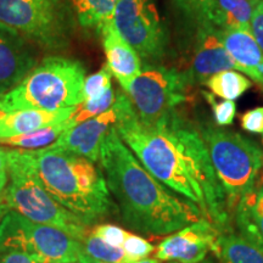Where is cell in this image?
Instances as JSON below:
<instances>
[{
    "mask_svg": "<svg viewBox=\"0 0 263 263\" xmlns=\"http://www.w3.org/2000/svg\"><path fill=\"white\" fill-rule=\"evenodd\" d=\"M82 250L89 257L106 263H133L121 246L108 244L93 233L88 234L82 241Z\"/></svg>",
    "mask_w": 263,
    "mask_h": 263,
    "instance_id": "cell-24",
    "label": "cell"
},
{
    "mask_svg": "<svg viewBox=\"0 0 263 263\" xmlns=\"http://www.w3.org/2000/svg\"><path fill=\"white\" fill-rule=\"evenodd\" d=\"M74 110L76 107L55 111L35 110V108L11 111L0 120V139L21 136L42 128L66 122L74 112Z\"/></svg>",
    "mask_w": 263,
    "mask_h": 263,
    "instance_id": "cell-17",
    "label": "cell"
},
{
    "mask_svg": "<svg viewBox=\"0 0 263 263\" xmlns=\"http://www.w3.org/2000/svg\"><path fill=\"white\" fill-rule=\"evenodd\" d=\"M221 234L211 222L200 218L162 240L157 248L156 257L167 262L199 263L210 251L221 257Z\"/></svg>",
    "mask_w": 263,
    "mask_h": 263,
    "instance_id": "cell-12",
    "label": "cell"
},
{
    "mask_svg": "<svg viewBox=\"0 0 263 263\" xmlns=\"http://www.w3.org/2000/svg\"><path fill=\"white\" fill-rule=\"evenodd\" d=\"M99 162L118 212L129 228L164 235L202 218L194 203L174 196L147 172L118 136L116 127L101 143Z\"/></svg>",
    "mask_w": 263,
    "mask_h": 263,
    "instance_id": "cell-2",
    "label": "cell"
},
{
    "mask_svg": "<svg viewBox=\"0 0 263 263\" xmlns=\"http://www.w3.org/2000/svg\"><path fill=\"white\" fill-rule=\"evenodd\" d=\"M116 130L155 178L185 197L219 232H230V209L199 128L178 110L155 123L138 117L130 99Z\"/></svg>",
    "mask_w": 263,
    "mask_h": 263,
    "instance_id": "cell-1",
    "label": "cell"
},
{
    "mask_svg": "<svg viewBox=\"0 0 263 263\" xmlns=\"http://www.w3.org/2000/svg\"><path fill=\"white\" fill-rule=\"evenodd\" d=\"M99 32L103 37L106 65L120 85L137 77L143 67L141 59L129 43L121 37L115 28L112 20L105 24Z\"/></svg>",
    "mask_w": 263,
    "mask_h": 263,
    "instance_id": "cell-15",
    "label": "cell"
},
{
    "mask_svg": "<svg viewBox=\"0 0 263 263\" xmlns=\"http://www.w3.org/2000/svg\"><path fill=\"white\" fill-rule=\"evenodd\" d=\"M9 112H11V111H10L9 108L5 106V104L0 100V120H2V118H4Z\"/></svg>",
    "mask_w": 263,
    "mask_h": 263,
    "instance_id": "cell-37",
    "label": "cell"
},
{
    "mask_svg": "<svg viewBox=\"0 0 263 263\" xmlns=\"http://www.w3.org/2000/svg\"><path fill=\"white\" fill-rule=\"evenodd\" d=\"M205 83L213 95L232 101L239 99L252 85L251 81L235 70L218 72L211 76Z\"/></svg>",
    "mask_w": 263,
    "mask_h": 263,
    "instance_id": "cell-22",
    "label": "cell"
},
{
    "mask_svg": "<svg viewBox=\"0 0 263 263\" xmlns=\"http://www.w3.org/2000/svg\"><path fill=\"white\" fill-rule=\"evenodd\" d=\"M128 100L129 98L124 91H118L116 100L107 111L66 129L59 139L48 147L84 157L94 163L98 162L101 143L108 132L116 127Z\"/></svg>",
    "mask_w": 263,
    "mask_h": 263,
    "instance_id": "cell-11",
    "label": "cell"
},
{
    "mask_svg": "<svg viewBox=\"0 0 263 263\" xmlns=\"http://www.w3.org/2000/svg\"><path fill=\"white\" fill-rule=\"evenodd\" d=\"M222 39L238 71L244 72L263 87V52L251 31L222 29Z\"/></svg>",
    "mask_w": 263,
    "mask_h": 263,
    "instance_id": "cell-16",
    "label": "cell"
},
{
    "mask_svg": "<svg viewBox=\"0 0 263 263\" xmlns=\"http://www.w3.org/2000/svg\"><path fill=\"white\" fill-rule=\"evenodd\" d=\"M262 143H263V139H262Z\"/></svg>",
    "mask_w": 263,
    "mask_h": 263,
    "instance_id": "cell-44",
    "label": "cell"
},
{
    "mask_svg": "<svg viewBox=\"0 0 263 263\" xmlns=\"http://www.w3.org/2000/svg\"><path fill=\"white\" fill-rule=\"evenodd\" d=\"M202 95L205 97L207 103L210 104V106H211L213 118H215L217 126L226 127L230 126V124L234 122L236 115V105L234 101L224 100L218 103V101L215 100V97H212L207 91H202Z\"/></svg>",
    "mask_w": 263,
    "mask_h": 263,
    "instance_id": "cell-28",
    "label": "cell"
},
{
    "mask_svg": "<svg viewBox=\"0 0 263 263\" xmlns=\"http://www.w3.org/2000/svg\"><path fill=\"white\" fill-rule=\"evenodd\" d=\"M200 133L210 159L227 195L230 211L239 200L256 186L263 166V153L249 138L223 128L202 124Z\"/></svg>",
    "mask_w": 263,
    "mask_h": 263,
    "instance_id": "cell-6",
    "label": "cell"
},
{
    "mask_svg": "<svg viewBox=\"0 0 263 263\" xmlns=\"http://www.w3.org/2000/svg\"><path fill=\"white\" fill-rule=\"evenodd\" d=\"M133 263H174V262H167V261H161L159 258H144L139 259V261H136Z\"/></svg>",
    "mask_w": 263,
    "mask_h": 263,
    "instance_id": "cell-36",
    "label": "cell"
},
{
    "mask_svg": "<svg viewBox=\"0 0 263 263\" xmlns=\"http://www.w3.org/2000/svg\"><path fill=\"white\" fill-rule=\"evenodd\" d=\"M194 84L189 72L146 65L137 77L121 85L144 123H155L176 111L188 99Z\"/></svg>",
    "mask_w": 263,
    "mask_h": 263,
    "instance_id": "cell-7",
    "label": "cell"
},
{
    "mask_svg": "<svg viewBox=\"0 0 263 263\" xmlns=\"http://www.w3.org/2000/svg\"><path fill=\"white\" fill-rule=\"evenodd\" d=\"M77 263H106V262H103V261H99V259H95V258H91L89 256H87L85 254H82L80 255V258H78V262Z\"/></svg>",
    "mask_w": 263,
    "mask_h": 263,
    "instance_id": "cell-35",
    "label": "cell"
},
{
    "mask_svg": "<svg viewBox=\"0 0 263 263\" xmlns=\"http://www.w3.org/2000/svg\"><path fill=\"white\" fill-rule=\"evenodd\" d=\"M0 25L47 49L67 41V25L57 0H0Z\"/></svg>",
    "mask_w": 263,
    "mask_h": 263,
    "instance_id": "cell-10",
    "label": "cell"
},
{
    "mask_svg": "<svg viewBox=\"0 0 263 263\" xmlns=\"http://www.w3.org/2000/svg\"><path fill=\"white\" fill-rule=\"evenodd\" d=\"M122 249L133 262L146 258L155 250L147 240L139 235L130 234V233H128L126 239H124Z\"/></svg>",
    "mask_w": 263,
    "mask_h": 263,
    "instance_id": "cell-29",
    "label": "cell"
},
{
    "mask_svg": "<svg viewBox=\"0 0 263 263\" xmlns=\"http://www.w3.org/2000/svg\"><path fill=\"white\" fill-rule=\"evenodd\" d=\"M240 123L246 132L263 134V107H256L246 111L240 116Z\"/></svg>",
    "mask_w": 263,
    "mask_h": 263,
    "instance_id": "cell-31",
    "label": "cell"
},
{
    "mask_svg": "<svg viewBox=\"0 0 263 263\" xmlns=\"http://www.w3.org/2000/svg\"><path fill=\"white\" fill-rule=\"evenodd\" d=\"M115 100H116V94H115L112 88L105 91L100 97L83 100L78 106H76L74 112L67 120L68 128L77 126V124L84 122V121L104 114L105 111H107L108 108L112 106Z\"/></svg>",
    "mask_w": 263,
    "mask_h": 263,
    "instance_id": "cell-25",
    "label": "cell"
},
{
    "mask_svg": "<svg viewBox=\"0 0 263 263\" xmlns=\"http://www.w3.org/2000/svg\"><path fill=\"white\" fill-rule=\"evenodd\" d=\"M66 129H68L67 121L59 124H54V126L31 132V133L0 139V145L15 146L17 149L26 150L44 149V147L50 146L52 143H55Z\"/></svg>",
    "mask_w": 263,
    "mask_h": 263,
    "instance_id": "cell-23",
    "label": "cell"
},
{
    "mask_svg": "<svg viewBox=\"0 0 263 263\" xmlns=\"http://www.w3.org/2000/svg\"><path fill=\"white\" fill-rule=\"evenodd\" d=\"M8 149L0 146V182L8 183L9 174H8Z\"/></svg>",
    "mask_w": 263,
    "mask_h": 263,
    "instance_id": "cell-34",
    "label": "cell"
},
{
    "mask_svg": "<svg viewBox=\"0 0 263 263\" xmlns=\"http://www.w3.org/2000/svg\"><path fill=\"white\" fill-rule=\"evenodd\" d=\"M78 22L84 28L101 27L112 20L118 0H70Z\"/></svg>",
    "mask_w": 263,
    "mask_h": 263,
    "instance_id": "cell-20",
    "label": "cell"
},
{
    "mask_svg": "<svg viewBox=\"0 0 263 263\" xmlns=\"http://www.w3.org/2000/svg\"><path fill=\"white\" fill-rule=\"evenodd\" d=\"M0 263H45L41 257L17 250H9L0 257Z\"/></svg>",
    "mask_w": 263,
    "mask_h": 263,
    "instance_id": "cell-33",
    "label": "cell"
},
{
    "mask_svg": "<svg viewBox=\"0 0 263 263\" xmlns=\"http://www.w3.org/2000/svg\"><path fill=\"white\" fill-rule=\"evenodd\" d=\"M111 80H112V73L107 65H104L100 71L85 77L83 83V100L100 97L105 91L112 88Z\"/></svg>",
    "mask_w": 263,
    "mask_h": 263,
    "instance_id": "cell-27",
    "label": "cell"
},
{
    "mask_svg": "<svg viewBox=\"0 0 263 263\" xmlns=\"http://www.w3.org/2000/svg\"><path fill=\"white\" fill-rule=\"evenodd\" d=\"M0 254H2V250H0Z\"/></svg>",
    "mask_w": 263,
    "mask_h": 263,
    "instance_id": "cell-43",
    "label": "cell"
},
{
    "mask_svg": "<svg viewBox=\"0 0 263 263\" xmlns=\"http://www.w3.org/2000/svg\"><path fill=\"white\" fill-rule=\"evenodd\" d=\"M84 66L80 61L50 57L37 64L12 90L0 100L10 111L62 110L83 101Z\"/></svg>",
    "mask_w": 263,
    "mask_h": 263,
    "instance_id": "cell-5",
    "label": "cell"
},
{
    "mask_svg": "<svg viewBox=\"0 0 263 263\" xmlns=\"http://www.w3.org/2000/svg\"><path fill=\"white\" fill-rule=\"evenodd\" d=\"M261 188H262V189H263V184H262V186H261Z\"/></svg>",
    "mask_w": 263,
    "mask_h": 263,
    "instance_id": "cell-41",
    "label": "cell"
},
{
    "mask_svg": "<svg viewBox=\"0 0 263 263\" xmlns=\"http://www.w3.org/2000/svg\"><path fill=\"white\" fill-rule=\"evenodd\" d=\"M37 66L32 43L0 25V98L12 90Z\"/></svg>",
    "mask_w": 263,
    "mask_h": 263,
    "instance_id": "cell-13",
    "label": "cell"
},
{
    "mask_svg": "<svg viewBox=\"0 0 263 263\" xmlns=\"http://www.w3.org/2000/svg\"><path fill=\"white\" fill-rule=\"evenodd\" d=\"M0 250H17L41 257L45 263H77L82 242L57 227L29 221L9 211L0 221Z\"/></svg>",
    "mask_w": 263,
    "mask_h": 263,
    "instance_id": "cell-8",
    "label": "cell"
},
{
    "mask_svg": "<svg viewBox=\"0 0 263 263\" xmlns=\"http://www.w3.org/2000/svg\"><path fill=\"white\" fill-rule=\"evenodd\" d=\"M235 223L244 239L263 251V189L246 193L235 207Z\"/></svg>",
    "mask_w": 263,
    "mask_h": 263,
    "instance_id": "cell-18",
    "label": "cell"
},
{
    "mask_svg": "<svg viewBox=\"0 0 263 263\" xmlns=\"http://www.w3.org/2000/svg\"><path fill=\"white\" fill-rule=\"evenodd\" d=\"M174 263H177V262H174ZM199 263H213V261H212V259H206V261H205V259H203V261L199 262Z\"/></svg>",
    "mask_w": 263,
    "mask_h": 263,
    "instance_id": "cell-39",
    "label": "cell"
},
{
    "mask_svg": "<svg viewBox=\"0 0 263 263\" xmlns=\"http://www.w3.org/2000/svg\"><path fill=\"white\" fill-rule=\"evenodd\" d=\"M112 24L146 65H156L166 57L168 33L156 0H118Z\"/></svg>",
    "mask_w": 263,
    "mask_h": 263,
    "instance_id": "cell-9",
    "label": "cell"
},
{
    "mask_svg": "<svg viewBox=\"0 0 263 263\" xmlns=\"http://www.w3.org/2000/svg\"><path fill=\"white\" fill-rule=\"evenodd\" d=\"M226 263H229V262H228V261H226Z\"/></svg>",
    "mask_w": 263,
    "mask_h": 263,
    "instance_id": "cell-42",
    "label": "cell"
},
{
    "mask_svg": "<svg viewBox=\"0 0 263 263\" xmlns=\"http://www.w3.org/2000/svg\"><path fill=\"white\" fill-rule=\"evenodd\" d=\"M255 2H256V4H258V3L262 2V0H255Z\"/></svg>",
    "mask_w": 263,
    "mask_h": 263,
    "instance_id": "cell-40",
    "label": "cell"
},
{
    "mask_svg": "<svg viewBox=\"0 0 263 263\" xmlns=\"http://www.w3.org/2000/svg\"><path fill=\"white\" fill-rule=\"evenodd\" d=\"M228 70H238V66L223 44L222 29L213 24L199 26L193 64L188 71L192 81L205 83L211 76Z\"/></svg>",
    "mask_w": 263,
    "mask_h": 263,
    "instance_id": "cell-14",
    "label": "cell"
},
{
    "mask_svg": "<svg viewBox=\"0 0 263 263\" xmlns=\"http://www.w3.org/2000/svg\"><path fill=\"white\" fill-rule=\"evenodd\" d=\"M26 151L45 190L85 226L118 212L103 170L94 162L50 147Z\"/></svg>",
    "mask_w": 263,
    "mask_h": 263,
    "instance_id": "cell-3",
    "label": "cell"
},
{
    "mask_svg": "<svg viewBox=\"0 0 263 263\" xmlns=\"http://www.w3.org/2000/svg\"><path fill=\"white\" fill-rule=\"evenodd\" d=\"M221 257L229 263H263V251L234 233H223L219 238Z\"/></svg>",
    "mask_w": 263,
    "mask_h": 263,
    "instance_id": "cell-21",
    "label": "cell"
},
{
    "mask_svg": "<svg viewBox=\"0 0 263 263\" xmlns=\"http://www.w3.org/2000/svg\"><path fill=\"white\" fill-rule=\"evenodd\" d=\"M256 5L255 0H215L211 22L219 29L251 31V17Z\"/></svg>",
    "mask_w": 263,
    "mask_h": 263,
    "instance_id": "cell-19",
    "label": "cell"
},
{
    "mask_svg": "<svg viewBox=\"0 0 263 263\" xmlns=\"http://www.w3.org/2000/svg\"><path fill=\"white\" fill-rule=\"evenodd\" d=\"M251 33L263 52V0L256 5L252 14Z\"/></svg>",
    "mask_w": 263,
    "mask_h": 263,
    "instance_id": "cell-32",
    "label": "cell"
},
{
    "mask_svg": "<svg viewBox=\"0 0 263 263\" xmlns=\"http://www.w3.org/2000/svg\"><path fill=\"white\" fill-rule=\"evenodd\" d=\"M176 8L185 18L193 21L196 27L212 24L211 15L215 0H172Z\"/></svg>",
    "mask_w": 263,
    "mask_h": 263,
    "instance_id": "cell-26",
    "label": "cell"
},
{
    "mask_svg": "<svg viewBox=\"0 0 263 263\" xmlns=\"http://www.w3.org/2000/svg\"><path fill=\"white\" fill-rule=\"evenodd\" d=\"M6 185H8V183H4V182H0V194L3 193V190L6 188Z\"/></svg>",
    "mask_w": 263,
    "mask_h": 263,
    "instance_id": "cell-38",
    "label": "cell"
},
{
    "mask_svg": "<svg viewBox=\"0 0 263 263\" xmlns=\"http://www.w3.org/2000/svg\"><path fill=\"white\" fill-rule=\"evenodd\" d=\"M9 182L0 194V217L15 211L29 221L57 227L82 242L87 227L50 196L39 180L25 149H8Z\"/></svg>",
    "mask_w": 263,
    "mask_h": 263,
    "instance_id": "cell-4",
    "label": "cell"
},
{
    "mask_svg": "<svg viewBox=\"0 0 263 263\" xmlns=\"http://www.w3.org/2000/svg\"><path fill=\"white\" fill-rule=\"evenodd\" d=\"M93 234L100 236L101 239H104L105 241H107L108 244L114 245V246H121L122 248L124 239L128 233L126 230H123L122 228L117 226H112V224H100L97 226L93 229Z\"/></svg>",
    "mask_w": 263,
    "mask_h": 263,
    "instance_id": "cell-30",
    "label": "cell"
}]
</instances>
